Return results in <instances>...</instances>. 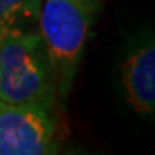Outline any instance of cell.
I'll return each mask as SVG.
<instances>
[{"mask_svg": "<svg viewBox=\"0 0 155 155\" xmlns=\"http://www.w3.org/2000/svg\"><path fill=\"white\" fill-rule=\"evenodd\" d=\"M100 6V0H43L40 35L62 100H67L71 90Z\"/></svg>", "mask_w": 155, "mask_h": 155, "instance_id": "cell-1", "label": "cell"}, {"mask_svg": "<svg viewBox=\"0 0 155 155\" xmlns=\"http://www.w3.org/2000/svg\"><path fill=\"white\" fill-rule=\"evenodd\" d=\"M55 95L54 70L38 30L0 41V100L49 111Z\"/></svg>", "mask_w": 155, "mask_h": 155, "instance_id": "cell-2", "label": "cell"}, {"mask_svg": "<svg viewBox=\"0 0 155 155\" xmlns=\"http://www.w3.org/2000/svg\"><path fill=\"white\" fill-rule=\"evenodd\" d=\"M55 152V124L46 109L0 100V155Z\"/></svg>", "mask_w": 155, "mask_h": 155, "instance_id": "cell-3", "label": "cell"}, {"mask_svg": "<svg viewBox=\"0 0 155 155\" xmlns=\"http://www.w3.org/2000/svg\"><path fill=\"white\" fill-rule=\"evenodd\" d=\"M120 86L128 106L155 116V29L133 40L120 65Z\"/></svg>", "mask_w": 155, "mask_h": 155, "instance_id": "cell-4", "label": "cell"}, {"mask_svg": "<svg viewBox=\"0 0 155 155\" xmlns=\"http://www.w3.org/2000/svg\"><path fill=\"white\" fill-rule=\"evenodd\" d=\"M43 0H0V41L10 35L37 30Z\"/></svg>", "mask_w": 155, "mask_h": 155, "instance_id": "cell-5", "label": "cell"}]
</instances>
